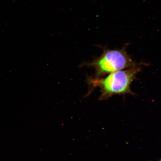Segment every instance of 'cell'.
<instances>
[{
    "label": "cell",
    "mask_w": 161,
    "mask_h": 161,
    "mask_svg": "<svg viewBox=\"0 0 161 161\" xmlns=\"http://www.w3.org/2000/svg\"><path fill=\"white\" fill-rule=\"evenodd\" d=\"M141 64L134 65L125 70L110 73L104 78H89L88 81L92 88H100L101 94L99 100H106L115 95L135 94L130 89V86L136 76L140 71Z\"/></svg>",
    "instance_id": "6da1fadb"
},
{
    "label": "cell",
    "mask_w": 161,
    "mask_h": 161,
    "mask_svg": "<svg viewBox=\"0 0 161 161\" xmlns=\"http://www.w3.org/2000/svg\"><path fill=\"white\" fill-rule=\"evenodd\" d=\"M136 64L124 47L120 50L104 49L100 57L86 65L95 70L94 78H99L107 74L129 68Z\"/></svg>",
    "instance_id": "7a4b0ae2"
},
{
    "label": "cell",
    "mask_w": 161,
    "mask_h": 161,
    "mask_svg": "<svg viewBox=\"0 0 161 161\" xmlns=\"http://www.w3.org/2000/svg\"><path fill=\"white\" fill-rule=\"evenodd\" d=\"M160 161H161V160Z\"/></svg>",
    "instance_id": "3957f363"
}]
</instances>
